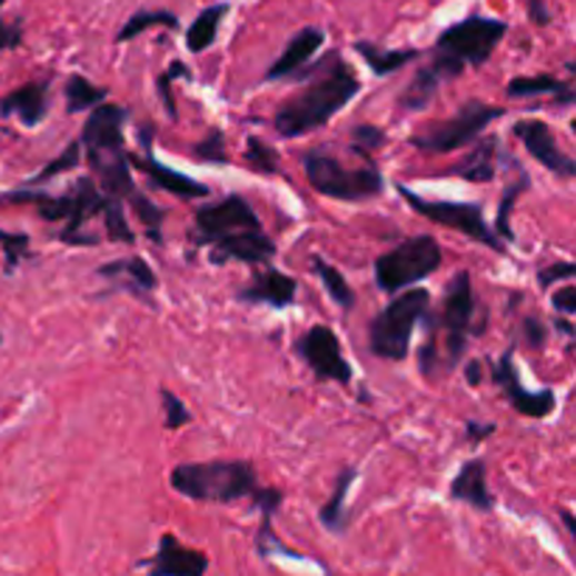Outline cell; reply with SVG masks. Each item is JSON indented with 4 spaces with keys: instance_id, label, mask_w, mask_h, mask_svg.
Returning a JSON list of instances; mask_svg holds the SVG:
<instances>
[{
    "instance_id": "cb8c5ba5",
    "label": "cell",
    "mask_w": 576,
    "mask_h": 576,
    "mask_svg": "<svg viewBox=\"0 0 576 576\" xmlns=\"http://www.w3.org/2000/svg\"><path fill=\"white\" fill-rule=\"evenodd\" d=\"M543 93H552L557 105H574L576 99L570 82L548 77V73H540V77H515L506 85V96H509V99H532V96Z\"/></svg>"
},
{
    "instance_id": "f907efd6",
    "label": "cell",
    "mask_w": 576,
    "mask_h": 576,
    "mask_svg": "<svg viewBox=\"0 0 576 576\" xmlns=\"http://www.w3.org/2000/svg\"><path fill=\"white\" fill-rule=\"evenodd\" d=\"M464 375H467V383L469 386H481L484 380V366L478 360H469L467 366H464Z\"/></svg>"
},
{
    "instance_id": "f5cc1de1",
    "label": "cell",
    "mask_w": 576,
    "mask_h": 576,
    "mask_svg": "<svg viewBox=\"0 0 576 576\" xmlns=\"http://www.w3.org/2000/svg\"><path fill=\"white\" fill-rule=\"evenodd\" d=\"M554 327H557L559 332H565V335H568V338H570V335H574V327H570L568 321H557V324H554Z\"/></svg>"
},
{
    "instance_id": "9a60e30c",
    "label": "cell",
    "mask_w": 576,
    "mask_h": 576,
    "mask_svg": "<svg viewBox=\"0 0 576 576\" xmlns=\"http://www.w3.org/2000/svg\"><path fill=\"white\" fill-rule=\"evenodd\" d=\"M127 119H130V110L101 101L99 108L88 113L79 143H82V149H125Z\"/></svg>"
},
{
    "instance_id": "8fae6325",
    "label": "cell",
    "mask_w": 576,
    "mask_h": 576,
    "mask_svg": "<svg viewBox=\"0 0 576 576\" xmlns=\"http://www.w3.org/2000/svg\"><path fill=\"white\" fill-rule=\"evenodd\" d=\"M296 349L318 380H332L340 383V386H349L351 383V366L346 363L338 335L329 327L318 324V327L307 329L298 338Z\"/></svg>"
},
{
    "instance_id": "ee69618b",
    "label": "cell",
    "mask_w": 576,
    "mask_h": 576,
    "mask_svg": "<svg viewBox=\"0 0 576 576\" xmlns=\"http://www.w3.org/2000/svg\"><path fill=\"white\" fill-rule=\"evenodd\" d=\"M250 498H254V504H256V509L261 512V515H270L274 517L276 512H279V506H281V500H285V495L279 493V489H274V487H256V493L250 495Z\"/></svg>"
},
{
    "instance_id": "5b68a950",
    "label": "cell",
    "mask_w": 576,
    "mask_h": 576,
    "mask_svg": "<svg viewBox=\"0 0 576 576\" xmlns=\"http://www.w3.org/2000/svg\"><path fill=\"white\" fill-rule=\"evenodd\" d=\"M307 183L324 197L344 202H360L383 191V175L377 163L366 161L363 167L349 169L327 149H309L301 158Z\"/></svg>"
},
{
    "instance_id": "30bf717a",
    "label": "cell",
    "mask_w": 576,
    "mask_h": 576,
    "mask_svg": "<svg viewBox=\"0 0 576 576\" xmlns=\"http://www.w3.org/2000/svg\"><path fill=\"white\" fill-rule=\"evenodd\" d=\"M473 316H476V296H473V276L467 270H458L450 279L441 301V318L439 324L445 327V344H447V366H458L467 349L469 327H473Z\"/></svg>"
},
{
    "instance_id": "7dc6e473",
    "label": "cell",
    "mask_w": 576,
    "mask_h": 576,
    "mask_svg": "<svg viewBox=\"0 0 576 576\" xmlns=\"http://www.w3.org/2000/svg\"><path fill=\"white\" fill-rule=\"evenodd\" d=\"M526 12H529V20L540 29H546L552 23V9L546 7V0H526Z\"/></svg>"
},
{
    "instance_id": "f35d334b",
    "label": "cell",
    "mask_w": 576,
    "mask_h": 576,
    "mask_svg": "<svg viewBox=\"0 0 576 576\" xmlns=\"http://www.w3.org/2000/svg\"><path fill=\"white\" fill-rule=\"evenodd\" d=\"M195 158L206 163H226L228 161V149H226V132L222 130H208L206 138L195 143Z\"/></svg>"
},
{
    "instance_id": "7a4b0ae2",
    "label": "cell",
    "mask_w": 576,
    "mask_h": 576,
    "mask_svg": "<svg viewBox=\"0 0 576 576\" xmlns=\"http://www.w3.org/2000/svg\"><path fill=\"white\" fill-rule=\"evenodd\" d=\"M197 248H211V261H245L265 268L276 256V242L265 234L259 217L242 195H228L220 202H206L195 211Z\"/></svg>"
},
{
    "instance_id": "d590c367",
    "label": "cell",
    "mask_w": 576,
    "mask_h": 576,
    "mask_svg": "<svg viewBox=\"0 0 576 576\" xmlns=\"http://www.w3.org/2000/svg\"><path fill=\"white\" fill-rule=\"evenodd\" d=\"M79 161H82V143L79 141H71L66 147V152L60 155V158H54V161L48 163L42 172H37L34 178H31V183H46V180L51 178H60V175L71 172V169L79 167Z\"/></svg>"
},
{
    "instance_id": "7402d4cb",
    "label": "cell",
    "mask_w": 576,
    "mask_h": 576,
    "mask_svg": "<svg viewBox=\"0 0 576 576\" xmlns=\"http://www.w3.org/2000/svg\"><path fill=\"white\" fill-rule=\"evenodd\" d=\"M450 498L461 500V504L473 506L478 512L495 509V498L487 487V464L481 458L464 461V467L458 469L456 478L450 481Z\"/></svg>"
},
{
    "instance_id": "b9f144b4",
    "label": "cell",
    "mask_w": 576,
    "mask_h": 576,
    "mask_svg": "<svg viewBox=\"0 0 576 576\" xmlns=\"http://www.w3.org/2000/svg\"><path fill=\"white\" fill-rule=\"evenodd\" d=\"M3 3L7 0H0V51H12V48L23 46V26H20V20H14V23L3 20Z\"/></svg>"
},
{
    "instance_id": "44dd1931",
    "label": "cell",
    "mask_w": 576,
    "mask_h": 576,
    "mask_svg": "<svg viewBox=\"0 0 576 576\" xmlns=\"http://www.w3.org/2000/svg\"><path fill=\"white\" fill-rule=\"evenodd\" d=\"M3 119H20L23 127H37L48 116V82H29L0 99Z\"/></svg>"
},
{
    "instance_id": "6da1fadb",
    "label": "cell",
    "mask_w": 576,
    "mask_h": 576,
    "mask_svg": "<svg viewBox=\"0 0 576 576\" xmlns=\"http://www.w3.org/2000/svg\"><path fill=\"white\" fill-rule=\"evenodd\" d=\"M296 82H304V88L281 101V108L274 116V127L281 138H301L318 130L360 93V79L338 51H329L318 62H309Z\"/></svg>"
},
{
    "instance_id": "60d3db41",
    "label": "cell",
    "mask_w": 576,
    "mask_h": 576,
    "mask_svg": "<svg viewBox=\"0 0 576 576\" xmlns=\"http://www.w3.org/2000/svg\"><path fill=\"white\" fill-rule=\"evenodd\" d=\"M161 399H163V414H167L169 430H178V428H183V425L191 423V410L180 403L178 394L161 391Z\"/></svg>"
},
{
    "instance_id": "1f68e13d",
    "label": "cell",
    "mask_w": 576,
    "mask_h": 576,
    "mask_svg": "<svg viewBox=\"0 0 576 576\" xmlns=\"http://www.w3.org/2000/svg\"><path fill=\"white\" fill-rule=\"evenodd\" d=\"M132 206V211L138 215V220L143 222V228H147V234L152 237L155 245H161L163 237H161V226H163V208L155 206L152 200H147V197L141 195V191H136V195L127 200Z\"/></svg>"
},
{
    "instance_id": "4dcf8cb0",
    "label": "cell",
    "mask_w": 576,
    "mask_h": 576,
    "mask_svg": "<svg viewBox=\"0 0 576 576\" xmlns=\"http://www.w3.org/2000/svg\"><path fill=\"white\" fill-rule=\"evenodd\" d=\"M312 261H316V274L318 279L324 281V287H327L329 298H332L340 309L355 307V292H351L349 281L344 279V274H340L338 268H332V265H329L327 259H321V256H316Z\"/></svg>"
},
{
    "instance_id": "d6986e66",
    "label": "cell",
    "mask_w": 576,
    "mask_h": 576,
    "mask_svg": "<svg viewBox=\"0 0 576 576\" xmlns=\"http://www.w3.org/2000/svg\"><path fill=\"white\" fill-rule=\"evenodd\" d=\"M296 290L298 285L292 276L265 265V268L254 270V279L237 292V298L245 304H268V307L285 309L296 301Z\"/></svg>"
},
{
    "instance_id": "603a6c76",
    "label": "cell",
    "mask_w": 576,
    "mask_h": 576,
    "mask_svg": "<svg viewBox=\"0 0 576 576\" xmlns=\"http://www.w3.org/2000/svg\"><path fill=\"white\" fill-rule=\"evenodd\" d=\"M355 51L363 57V62L371 68L375 77H391V73H397L399 68L419 60V51H416V48H383L369 40L355 42Z\"/></svg>"
},
{
    "instance_id": "52a82bcc",
    "label": "cell",
    "mask_w": 576,
    "mask_h": 576,
    "mask_svg": "<svg viewBox=\"0 0 576 576\" xmlns=\"http://www.w3.org/2000/svg\"><path fill=\"white\" fill-rule=\"evenodd\" d=\"M441 268V245L428 234L410 237L399 242L397 248L386 250L377 256L375 261V279L380 290L394 292L408 290V287L419 285L428 276H434Z\"/></svg>"
},
{
    "instance_id": "484cf974",
    "label": "cell",
    "mask_w": 576,
    "mask_h": 576,
    "mask_svg": "<svg viewBox=\"0 0 576 576\" xmlns=\"http://www.w3.org/2000/svg\"><path fill=\"white\" fill-rule=\"evenodd\" d=\"M228 12H231V3H215V7L202 9V12L197 14L195 23L186 29V48H189L191 54H202V51H208V48L215 46L217 31H220Z\"/></svg>"
},
{
    "instance_id": "5bb4252c",
    "label": "cell",
    "mask_w": 576,
    "mask_h": 576,
    "mask_svg": "<svg viewBox=\"0 0 576 576\" xmlns=\"http://www.w3.org/2000/svg\"><path fill=\"white\" fill-rule=\"evenodd\" d=\"M138 141H141V155H138V158H130V161L149 175L152 186H158V189L169 191V195H175V197H183V200H202V197H208V186L197 183L195 178H186V175L175 172V169H169V167H163V163L155 161L152 130L141 127V132H138Z\"/></svg>"
},
{
    "instance_id": "4fadbf2b",
    "label": "cell",
    "mask_w": 576,
    "mask_h": 576,
    "mask_svg": "<svg viewBox=\"0 0 576 576\" xmlns=\"http://www.w3.org/2000/svg\"><path fill=\"white\" fill-rule=\"evenodd\" d=\"M512 132H515L517 141H520L523 147L529 149L532 158H535L537 163H543L548 172H554L557 178H574L576 175L574 158L559 149L557 138H554L552 127H548L546 121L523 119L512 127Z\"/></svg>"
},
{
    "instance_id": "ac0fdd59",
    "label": "cell",
    "mask_w": 576,
    "mask_h": 576,
    "mask_svg": "<svg viewBox=\"0 0 576 576\" xmlns=\"http://www.w3.org/2000/svg\"><path fill=\"white\" fill-rule=\"evenodd\" d=\"M208 557L183 546L175 535H163L158 552L149 559V576H206Z\"/></svg>"
},
{
    "instance_id": "d6a6232c",
    "label": "cell",
    "mask_w": 576,
    "mask_h": 576,
    "mask_svg": "<svg viewBox=\"0 0 576 576\" xmlns=\"http://www.w3.org/2000/svg\"><path fill=\"white\" fill-rule=\"evenodd\" d=\"M175 79H191V68L186 66V62L175 60L172 66L161 73V77L155 79V88H158V96H161L163 110H167L169 119H178V105H175V96H172Z\"/></svg>"
},
{
    "instance_id": "816d5d0a",
    "label": "cell",
    "mask_w": 576,
    "mask_h": 576,
    "mask_svg": "<svg viewBox=\"0 0 576 576\" xmlns=\"http://www.w3.org/2000/svg\"><path fill=\"white\" fill-rule=\"evenodd\" d=\"M559 517H563V523H565V529H568V535L570 537H576V526H574V515H570V509H559Z\"/></svg>"
},
{
    "instance_id": "f546056e",
    "label": "cell",
    "mask_w": 576,
    "mask_h": 576,
    "mask_svg": "<svg viewBox=\"0 0 576 576\" xmlns=\"http://www.w3.org/2000/svg\"><path fill=\"white\" fill-rule=\"evenodd\" d=\"M441 85L436 82L434 77H430L428 68H419V71L414 73V79L408 82V88L403 90V96H399V108L403 110H425L434 101V96L439 93Z\"/></svg>"
},
{
    "instance_id": "ffe728a7",
    "label": "cell",
    "mask_w": 576,
    "mask_h": 576,
    "mask_svg": "<svg viewBox=\"0 0 576 576\" xmlns=\"http://www.w3.org/2000/svg\"><path fill=\"white\" fill-rule=\"evenodd\" d=\"M96 274H99L101 279L113 281L116 290L132 292V296H138L141 301H149L152 292L158 290V276H155V270L149 268L141 256H127V259L108 261V265H101Z\"/></svg>"
},
{
    "instance_id": "7c38bea8",
    "label": "cell",
    "mask_w": 576,
    "mask_h": 576,
    "mask_svg": "<svg viewBox=\"0 0 576 576\" xmlns=\"http://www.w3.org/2000/svg\"><path fill=\"white\" fill-rule=\"evenodd\" d=\"M512 357H515V351H512L509 346V349H506L504 355L498 357V363L493 366V380L498 383L504 397L509 399V405L517 410V414L529 416V419H546L548 414H554L557 397H554V391H548V388H543V391H529V388H523Z\"/></svg>"
},
{
    "instance_id": "4316f807",
    "label": "cell",
    "mask_w": 576,
    "mask_h": 576,
    "mask_svg": "<svg viewBox=\"0 0 576 576\" xmlns=\"http://www.w3.org/2000/svg\"><path fill=\"white\" fill-rule=\"evenodd\" d=\"M101 101H108V88H99V85L90 82L82 73H73L66 82V108L68 113H90L93 108H99Z\"/></svg>"
},
{
    "instance_id": "ba28073f",
    "label": "cell",
    "mask_w": 576,
    "mask_h": 576,
    "mask_svg": "<svg viewBox=\"0 0 576 576\" xmlns=\"http://www.w3.org/2000/svg\"><path fill=\"white\" fill-rule=\"evenodd\" d=\"M506 110L498 105H487V101H467L456 110V116L439 125L428 127L425 132L410 138V147L423 149L430 155H447L456 152V149L467 147V143L476 141L484 130H487L493 121H498Z\"/></svg>"
},
{
    "instance_id": "e575fe53",
    "label": "cell",
    "mask_w": 576,
    "mask_h": 576,
    "mask_svg": "<svg viewBox=\"0 0 576 576\" xmlns=\"http://www.w3.org/2000/svg\"><path fill=\"white\" fill-rule=\"evenodd\" d=\"M105 217V228H108V239H116V242H136V234L130 231L125 217V202L108 197V206L101 211Z\"/></svg>"
},
{
    "instance_id": "83f0119b",
    "label": "cell",
    "mask_w": 576,
    "mask_h": 576,
    "mask_svg": "<svg viewBox=\"0 0 576 576\" xmlns=\"http://www.w3.org/2000/svg\"><path fill=\"white\" fill-rule=\"evenodd\" d=\"M357 473L355 467L340 469V476L335 478V489L329 495L327 504L321 506V523L329 532H344L346 526V498H349V489L355 484Z\"/></svg>"
},
{
    "instance_id": "836d02e7",
    "label": "cell",
    "mask_w": 576,
    "mask_h": 576,
    "mask_svg": "<svg viewBox=\"0 0 576 576\" xmlns=\"http://www.w3.org/2000/svg\"><path fill=\"white\" fill-rule=\"evenodd\" d=\"M529 189V180H526V175H520V180H517L515 186H509V189L504 191V200H500V208H498V220H495V237L498 239H509V242H515V234H512V208H515V200L520 191Z\"/></svg>"
},
{
    "instance_id": "bcb514c9",
    "label": "cell",
    "mask_w": 576,
    "mask_h": 576,
    "mask_svg": "<svg viewBox=\"0 0 576 576\" xmlns=\"http://www.w3.org/2000/svg\"><path fill=\"white\" fill-rule=\"evenodd\" d=\"M552 304H554V309H559V312H563V316H574V312H576V287L568 285V287H563V290L554 292Z\"/></svg>"
},
{
    "instance_id": "74e56055",
    "label": "cell",
    "mask_w": 576,
    "mask_h": 576,
    "mask_svg": "<svg viewBox=\"0 0 576 576\" xmlns=\"http://www.w3.org/2000/svg\"><path fill=\"white\" fill-rule=\"evenodd\" d=\"M0 248H3V256H7V274L12 276L20 268V261L31 256V239L26 234L0 231Z\"/></svg>"
},
{
    "instance_id": "ab89813d",
    "label": "cell",
    "mask_w": 576,
    "mask_h": 576,
    "mask_svg": "<svg viewBox=\"0 0 576 576\" xmlns=\"http://www.w3.org/2000/svg\"><path fill=\"white\" fill-rule=\"evenodd\" d=\"M351 143H355V149L363 155V158H371V152L386 143V132H383L380 127L360 125L351 130Z\"/></svg>"
},
{
    "instance_id": "8992f818",
    "label": "cell",
    "mask_w": 576,
    "mask_h": 576,
    "mask_svg": "<svg viewBox=\"0 0 576 576\" xmlns=\"http://www.w3.org/2000/svg\"><path fill=\"white\" fill-rule=\"evenodd\" d=\"M430 292L416 287V290H403L388 301L380 316L369 327V346L383 360H405L410 349V335L419 321L428 318Z\"/></svg>"
},
{
    "instance_id": "9c48e42d",
    "label": "cell",
    "mask_w": 576,
    "mask_h": 576,
    "mask_svg": "<svg viewBox=\"0 0 576 576\" xmlns=\"http://www.w3.org/2000/svg\"><path fill=\"white\" fill-rule=\"evenodd\" d=\"M399 195L405 197L416 215L428 217L430 222L441 228H450V231L464 234V237L476 239L484 248L495 250V254H506L504 242L495 237L493 228L487 226V217H484V208L476 202H450V200H425V197L414 195L408 186H399Z\"/></svg>"
},
{
    "instance_id": "f1b7e54d",
    "label": "cell",
    "mask_w": 576,
    "mask_h": 576,
    "mask_svg": "<svg viewBox=\"0 0 576 576\" xmlns=\"http://www.w3.org/2000/svg\"><path fill=\"white\" fill-rule=\"evenodd\" d=\"M155 26H167V29L175 31V29H180V20H178V14L169 12V9H138V12L132 14L125 26H121V31L116 34V42L136 40V37L143 34V31L155 29Z\"/></svg>"
},
{
    "instance_id": "681fc988",
    "label": "cell",
    "mask_w": 576,
    "mask_h": 576,
    "mask_svg": "<svg viewBox=\"0 0 576 576\" xmlns=\"http://www.w3.org/2000/svg\"><path fill=\"white\" fill-rule=\"evenodd\" d=\"M464 434H467V441H473V445H476V441H481V439H487V436H493L495 434V425H484V423H467L464 425Z\"/></svg>"
},
{
    "instance_id": "f6af8a7d",
    "label": "cell",
    "mask_w": 576,
    "mask_h": 576,
    "mask_svg": "<svg viewBox=\"0 0 576 576\" xmlns=\"http://www.w3.org/2000/svg\"><path fill=\"white\" fill-rule=\"evenodd\" d=\"M523 335H526L532 349H543V344H546V327L540 324V318H523Z\"/></svg>"
},
{
    "instance_id": "7bdbcfd3",
    "label": "cell",
    "mask_w": 576,
    "mask_h": 576,
    "mask_svg": "<svg viewBox=\"0 0 576 576\" xmlns=\"http://www.w3.org/2000/svg\"><path fill=\"white\" fill-rule=\"evenodd\" d=\"M574 274H576L574 261H554V265H548V268L540 270L537 281H540V287H552L557 285V281L574 279Z\"/></svg>"
},
{
    "instance_id": "c3c4849f",
    "label": "cell",
    "mask_w": 576,
    "mask_h": 576,
    "mask_svg": "<svg viewBox=\"0 0 576 576\" xmlns=\"http://www.w3.org/2000/svg\"><path fill=\"white\" fill-rule=\"evenodd\" d=\"M434 363H436V335L430 332V340L419 351V369H423L425 377L434 375Z\"/></svg>"
},
{
    "instance_id": "3957f363",
    "label": "cell",
    "mask_w": 576,
    "mask_h": 576,
    "mask_svg": "<svg viewBox=\"0 0 576 576\" xmlns=\"http://www.w3.org/2000/svg\"><path fill=\"white\" fill-rule=\"evenodd\" d=\"M509 26L498 18H484V14H469L458 23L447 26L434 42L430 62L425 68L439 85L453 82L464 73V68L487 66L495 48L506 37Z\"/></svg>"
},
{
    "instance_id": "2e32d148",
    "label": "cell",
    "mask_w": 576,
    "mask_h": 576,
    "mask_svg": "<svg viewBox=\"0 0 576 576\" xmlns=\"http://www.w3.org/2000/svg\"><path fill=\"white\" fill-rule=\"evenodd\" d=\"M71 217H68L66 228H62V242H71V245H96L99 239L96 237H85L82 231L85 226H88V220H93V217H99L101 211H105V206H108V195H101L99 186H96L93 178H82L77 186H73L71 191Z\"/></svg>"
},
{
    "instance_id": "d4e9b609",
    "label": "cell",
    "mask_w": 576,
    "mask_h": 576,
    "mask_svg": "<svg viewBox=\"0 0 576 576\" xmlns=\"http://www.w3.org/2000/svg\"><path fill=\"white\" fill-rule=\"evenodd\" d=\"M495 167H498V138L487 136L453 169V175L469 180V183H489L495 178Z\"/></svg>"
},
{
    "instance_id": "8d00e7d4",
    "label": "cell",
    "mask_w": 576,
    "mask_h": 576,
    "mask_svg": "<svg viewBox=\"0 0 576 576\" xmlns=\"http://www.w3.org/2000/svg\"><path fill=\"white\" fill-rule=\"evenodd\" d=\"M245 158H248L250 167L261 175H276L279 172V155L274 147L261 141V138H248V149H245Z\"/></svg>"
},
{
    "instance_id": "e0dca14e",
    "label": "cell",
    "mask_w": 576,
    "mask_h": 576,
    "mask_svg": "<svg viewBox=\"0 0 576 576\" xmlns=\"http://www.w3.org/2000/svg\"><path fill=\"white\" fill-rule=\"evenodd\" d=\"M324 42H327V34H324V29H318V26H307V29H301L298 34H292V40L287 42L285 51L276 57V62L268 68L265 79H268V82L296 79L309 62L316 60V54L324 48Z\"/></svg>"
},
{
    "instance_id": "277c9868",
    "label": "cell",
    "mask_w": 576,
    "mask_h": 576,
    "mask_svg": "<svg viewBox=\"0 0 576 576\" xmlns=\"http://www.w3.org/2000/svg\"><path fill=\"white\" fill-rule=\"evenodd\" d=\"M169 484L191 500L234 504L239 498H250L259 487V478L248 461H197L175 467Z\"/></svg>"
}]
</instances>
